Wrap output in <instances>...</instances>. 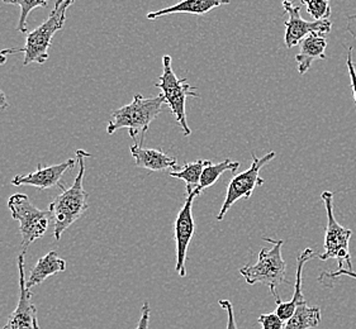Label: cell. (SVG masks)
Segmentation results:
<instances>
[{"mask_svg":"<svg viewBox=\"0 0 356 329\" xmlns=\"http://www.w3.org/2000/svg\"><path fill=\"white\" fill-rule=\"evenodd\" d=\"M302 4L306 6L308 15H311L314 21L330 19L331 6L326 0H303Z\"/></svg>","mask_w":356,"mask_h":329,"instance_id":"22","label":"cell"},{"mask_svg":"<svg viewBox=\"0 0 356 329\" xmlns=\"http://www.w3.org/2000/svg\"><path fill=\"white\" fill-rule=\"evenodd\" d=\"M312 258H317V255L314 253L312 248H306L300 252L297 258V272H296V284H294V293H293L292 299L286 303H283L280 299L275 301H277L275 314L278 315L283 322H288L292 318V315L294 314L296 309L300 303L306 301L305 295H303V290H302V273H303L305 265Z\"/></svg>","mask_w":356,"mask_h":329,"instance_id":"14","label":"cell"},{"mask_svg":"<svg viewBox=\"0 0 356 329\" xmlns=\"http://www.w3.org/2000/svg\"><path fill=\"white\" fill-rule=\"evenodd\" d=\"M8 107L9 104H8L7 96L0 90V109H7Z\"/></svg>","mask_w":356,"mask_h":329,"instance_id":"30","label":"cell"},{"mask_svg":"<svg viewBox=\"0 0 356 329\" xmlns=\"http://www.w3.org/2000/svg\"><path fill=\"white\" fill-rule=\"evenodd\" d=\"M75 160L69 158L67 161L61 164H52L44 167L40 162L37 166L36 171L29 172L27 175H17L10 184L15 186H33L41 190L51 189L54 186L61 187V178L67 170H72L75 166Z\"/></svg>","mask_w":356,"mask_h":329,"instance_id":"12","label":"cell"},{"mask_svg":"<svg viewBox=\"0 0 356 329\" xmlns=\"http://www.w3.org/2000/svg\"><path fill=\"white\" fill-rule=\"evenodd\" d=\"M209 162V160H197L194 162H186L181 169L177 171H170L171 178L183 180L186 185V195L192 194L198 189L202 179V174Z\"/></svg>","mask_w":356,"mask_h":329,"instance_id":"19","label":"cell"},{"mask_svg":"<svg viewBox=\"0 0 356 329\" xmlns=\"http://www.w3.org/2000/svg\"><path fill=\"white\" fill-rule=\"evenodd\" d=\"M198 195L200 193L197 190L194 193L186 195V203L179 210L178 217L175 219V226H174V238L177 244L175 271L178 272L181 278H184L186 275V253L195 232V222L193 218L192 208L193 201Z\"/></svg>","mask_w":356,"mask_h":329,"instance_id":"11","label":"cell"},{"mask_svg":"<svg viewBox=\"0 0 356 329\" xmlns=\"http://www.w3.org/2000/svg\"><path fill=\"white\" fill-rule=\"evenodd\" d=\"M4 3L21 7V17L18 21L17 31L21 33H27V35L29 33V26H27V17L29 13L35 8L47 7V1H44V0H4Z\"/></svg>","mask_w":356,"mask_h":329,"instance_id":"21","label":"cell"},{"mask_svg":"<svg viewBox=\"0 0 356 329\" xmlns=\"http://www.w3.org/2000/svg\"><path fill=\"white\" fill-rule=\"evenodd\" d=\"M66 270V261L64 258H58L56 251H51L46 256L37 261L36 266L31 271L29 279L26 280V285L31 287L42 284L44 280Z\"/></svg>","mask_w":356,"mask_h":329,"instance_id":"17","label":"cell"},{"mask_svg":"<svg viewBox=\"0 0 356 329\" xmlns=\"http://www.w3.org/2000/svg\"><path fill=\"white\" fill-rule=\"evenodd\" d=\"M285 13L288 15V19L285 21V47L291 50L293 47L298 46L300 42L309 36V35H327L332 28V22L326 21L308 22L302 18L300 7L292 1L283 3Z\"/></svg>","mask_w":356,"mask_h":329,"instance_id":"9","label":"cell"},{"mask_svg":"<svg viewBox=\"0 0 356 329\" xmlns=\"http://www.w3.org/2000/svg\"><path fill=\"white\" fill-rule=\"evenodd\" d=\"M72 4V0H57L47 19L35 31L29 32L26 38V44L19 47V52L24 53V66L33 62L42 65L50 58L49 51L52 44V38L57 31L64 28L66 12Z\"/></svg>","mask_w":356,"mask_h":329,"instance_id":"4","label":"cell"},{"mask_svg":"<svg viewBox=\"0 0 356 329\" xmlns=\"http://www.w3.org/2000/svg\"><path fill=\"white\" fill-rule=\"evenodd\" d=\"M170 56L165 55L163 58V74L159 78V83L155 84L161 90L165 104L170 108L171 113L175 117L180 128L183 129L184 136H191L192 129L186 122V98H200L197 87L191 85L186 79H179L172 70Z\"/></svg>","mask_w":356,"mask_h":329,"instance_id":"6","label":"cell"},{"mask_svg":"<svg viewBox=\"0 0 356 329\" xmlns=\"http://www.w3.org/2000/svg\"><path fill=\"white\" fill-rule=\"evenodd\" d=\"M327 40L320 35H309L300 42V51L296 55L298 74L305 75L314 61L326 58Z\"/></svg>","mask_w":356,"mask_h":329,"instance_id":"16","label":"cell"},{"mask_svg":"<svg viewBox=\"0 0 356 329\" xmlns=\"http://www.w3.org/2000/svg\"><path fill=\"white\" fill-rule=\"evenodd\" d=\"M17 52H19V49H6V50L0 51V66L7 62L8 55L17 53Z\"/></svg>","mask_w":356,"mask_h":329,"instance_id":"29","label":"cell"},{"mask_svg":"<svg viewBox=\"0 0 356 329\" xmlns=\"http://www.w3.org/2000/svg\"><path fill=\"white\" fill-rule=\"evenodd\" d=\"M321 323V309L309 307L307 301H302L296 309L292 318L286 322L284 329L317 328Z\"/></svg>","mask_w":356,"mask_h":329,"instance_id":"18","label":"cell"},{"mask_svg":"<svg viewBox=\"0 0 356 329\" xmlns=\"http://www.w3.org/2000/svg\"><path fill=\"white\" fill-rule=\"evenodd\" d=\"M346 65H348V70H349L350 81H351V89L354 94V99L356 104V71L354 61H353V47H350L348 50V58H346Z\"/></svg>","mask_w":356,"mask_h":329,"instance_id":"26","label":"cell"},{"mask_svg":"<svg viewBox=\"0 0 356 329\" xmlns=\"http://www.w3.org/2000/svg\"><path fill=\"white\" fill-rule=\"evenodd\" d=\"M129 151L135 160L136 166L141 169L152 172L178 170V160L166 155L163 150L145 149L143 144L136 142L129 147Z\"/></svg>","mask_w":356,"mask_h":329,"instance_id":"13","label":"cell"},{"mask_svg":"<svg viewBox=\"0 0 356 329\" xmlns=\"http://www.w3.org/2000/svg\"><path fill=\"white\" fill-rule=\"evenodd\" d=\"M92 155L84 150L76 151L80 170L75 178V181L69 189L61 185L63 193L57 195L54 201L51 203L49 210L54 218V236L58 241L63 233L67 228H70L74 223L78 221L81 215L86 213L89 208L88 196L84 189V176H86V158H90Z\"/></svg>","mask_w":356,"mask_h":329,"instance_id":"1","label":"cell"},{"mask_svg":"<svg viewBox=\"0 0 356 329\" xmlns=\"http://www.w3.org/2000/svg\"><path fill=\"white\" fill-rule=\"evenodd\" d=\"M257 322L263 326L261 329H284L285 324L278 315L274 313H269V314L260 315L257 318Z\"/></svg>","mask_w":356,"mask_h":329,"instance_id":"24","label":"cell"},{"mask_svg":"<svg viewBox=\"0 0 356 329\" xmlns=\"http://www.w3.org/2000/svg\"><path fill=\"white\" fill-rule=\"evenodd\" d=\"M228 3H229L228 0H186V1H180L175 6L151 12L147 15V19L149 21H156L157 18H160V17L178 15V13L204 15L209 13L211 10H213L214 8L221 7V6H225Z\"/></svg>","mask_w":356,"mask_h":329,"instance_id":"15","label":"cell"},{"mask_svg":"<svg viewBox=\"0 0 356 329\" xmlns=\"http://www.w3.org/2000/svg\"><path fill=\"white\" fill-rule=\"evenodd\" d=\"M164 104L161 94L152 98L136 94L129 104L112 112L107 126L108 135H113L118 129L127 128L129 137L136 140L138 133H146L149 130L151 123L161 113Z\"/></svg>","mask_w":356,"mask_h":329,"instance_id":"2","label":"cell"},{"mask_svg":"<svg viewBox=\"0 0 356 329\" xmlns=\"http://www.w3.org/2000/svg\"><path fill=\"white\" fill-rule=\"evenodd\" d=\"M220 307L226 310L227 313V328L226 329H238L237 324H236L235 312H234V307L229 301H218Z\"/></svg>","mask_w":356,"mask_h":329,"instance_id":"25","label":"cell"},{"mask_svg":"<svg viewBox=\"0 0 356 329\" xmlns=\"http://www.w3.org/2000/svg\"><path fill=\"white\" fill-rule=\"evenodd\" d=\"M264 241L273 244L271 248H261L259 253L257 264L254 265L243 266L240 269V273L249 285L261 284L269 287L271 295L279 301L278 294L275 289L286 282V264L282 256V247L284 241L283 239H271L264 237Z\"/></svg>","mask_w":356,"mask_h":329,"instance_id":"3","label":"cell"},{"mask_svg":"<svg viewBox=\"0 0 356 329\" xmlns=\"http://www.w3.org/2000/svg\"><path fill=\"white\" fill-rule=\"evenodd\" d=\"M8 208L12 218L19 223V232L22 236V250L27 253L29 246L37 239L42 238L54 218L50 210H41L33 205L29 195L15 194L8 199Z\"/></svg>","mask_w":356,"mask_h":329,"instance_id":"5","label":"cell"},{"mask_svg":"<svg viewBox=\"0 0 356 329\" xmlns=\"http://www.w3.org/2000/svg\"><path fill=\"white\" fill-rule=\"evenodd\" d=\"M341 276H346V278H353L356 280V272L350 271L346 269H341V270H336V271H323L318 278V281L325 287H334L336 284V280Z\"/></svg>","mask_w":356,"mask_h":329,"instance_id":"23","label":"cell"},{"mask_svg":"<svg viewBox=\"0 0 356 329\" xmlns=\"http://www.w3.org/2000/svg\"><path fill=\"white\" fill-rule=\"evenodd\" d=\"M346 31L349 32L351 36L356 40V13L348 17V23H346Z\"/></svg>","mask_w":356,"mask_h":329,"instance_id":"28","label":"cell"},{"mask_svg":"<svg viewBox=\"0 0 356 329\" xmlns=\"http://www.w3.org/2000/svg\"><path fill=\"white\" fill-rule=\"evenodd\" d=\"M24 256L26 253L19 252L18 255V273H19V301L15 312L9 315L3 329H40L38 312L36 305L32 304V293L26 285L24 272Z\"/></svg>","mask_w":356,"mask_h":329,"instance_id":"10","label":"cell"},{"mask_svg":"<svg viewBox=\"0 0 356 329\" xmlns=\"http://www.w3.org/2000/svg\"><path fill=\"white\" fill-rule=\"evenodd\" d=\"M238 167H240V162L232 161L229 158L222 161V162H218V164H213L212 161H209L206 167H204V170H203L200 184L198 186V189H197V192L200 195L206 189L213 186L225 172H235Z\"/></svg>","mask_w":356,"mask_h":329,"instance_id":"20","label":"cell"},{"mask_svg":"<svg viewBox=\"0 0 356 329\" xmlns=\"http://www.w3.org/2000/svg\"><path fill=\"white\" fill-rule=\"evenodd\" d=\"M251 156H252V162H251L249 169L246 171L240 172V174L235 175L228 184L226 199L222 204L220 213L217 214L218 222L223 221V218L227 214L228 210L232 208L235 203H237L240 199H249L257 186L264 185L265 180L260 178V175H259L260 170L263 169L265 164H269L271 160L277 156V153L274 151H271L261 158H257L255 153H251Z\"/></svg>","mask_w":356,"mask_h":329,"instance_id":"8","label":"cell"},{"mask_svg":"<svg viewBox=\"0 0 356 329\" xmlns=\"http://www.w3.org/2000/svg\"><path fill=\"white\" fill-rule=\"evenodd\" d=\"M321 199L323 201L327 214V226L325 232V241H323V253L317 255V258L321 261L327 260H336L339 269L354 271L353 261L350 256V238L353 236V230L342 227L340 223L336 221L334 214V193L332 192H323L321 195Z\"/></svg>","mask_w":356,"mask_h":329,"instance_id":"7","label":"cell"},{"mask_svg":"<svg viewBox=\"0 0 356 329\" xmlns=\"http://www.w3.org/2000/svg\"><path fill=\"white\" fill-rule=\"evenodd\" d=\"M150 313V305H149V303L146 301L143 305V309H141V318H140V322L137 324V328L136 329H149Z\"/></svg>","mask_w":356,"mask_h":329,"instance_id":"27","label":"cell"}]
</instances>
